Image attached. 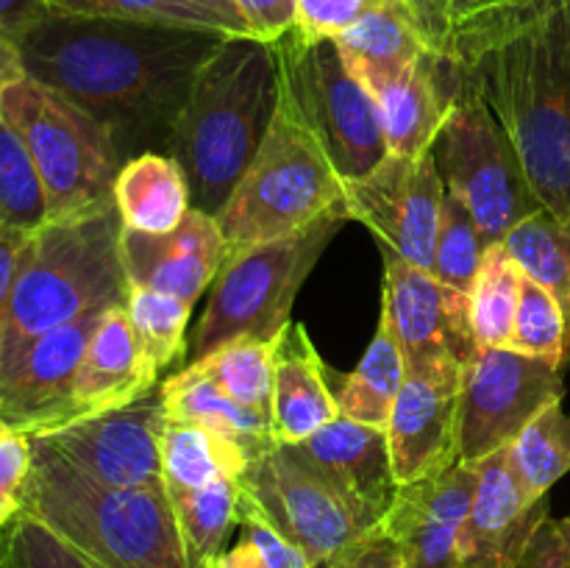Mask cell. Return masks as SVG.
Instances as JSON below:
<instances>
[{"label":"cell","mask_w":570,"mask_h":568,"mask_svg":"<svg viewBox=\"0 0 570 568\" xmlns=\"http://www.w3.org/2000/svg\"><path fill=\"white\" fill-rule=\"evenodd\" d=\"M226 37L212 28L48 11L11 42L22 72L92 115L128 161L167 150L195 76Z\"/></svg>","instance_id":"obj_1"},{"label":"cell","mask_w":570,"mask_h":568,"mask_svg":"<svg viewBox=\"0 0 570 568\" xmlns=\"http://www.w3.org/2000/svg\"><path fill=\"white\" fill-rule=\"evenodd\" d=\"M510 134L540 204L570 215V0H549L460 65Z\"/></svg>","instance_id":"obj_2"},{"label":"cell","mask_w":570,"mask_h":568,"mask_svg":"<svg viewBox=\"0 0 570 568\" xmlns=\"http://www.w3.org/2000/svg\"><path fill=\"white\" fill-rule=\"evenodd\" d=\"M278 95L282 76L273 42L228 33L206 59L167 143L195 209L220 215L271 131Z\"/></svg>","instance_id":"obj_3"},{"label":"cell","mask_w":570,"mask_h":568,"mask_svg":"<svg viewBox=\"0 0 570 568\" xmlns=\"http://www.w3.org/2000/svg\"><path fill=\"white\" fill-rule=\"evenodd\" d=\"M28 438L31 473L22 510L48 523L95 568H198L184 549L165 484L104 488L42 438Z\"/></svg>","instance_id":"obj_4"},{"label":"cell","mask_w":570,"mask_h":568,"mask_svg":"<svg viewBox=\"0 0 570 568\" xmlns=\"http://www.w3.org/2000/svg\"><path fill=\"white\" fill-rule=\"evenodd\" d=\"M117 204L70 221H48L28 237L9 301L0 360L65 323L126 306L131 284L122 267Z\"/></svg>","instance_id":"obj_5"},{"label":"cell","mask_w":570,"mask_h":568,"mask_svg":"<svg viewBox=\"0 0 570 568\" xmlns=\"http://www.w3.org/2000/svg\"><path fill=\"white\" fill-rule=\"evenodd\" d=\"M345 182L284 92L265 143L217 215L226 256L309 226L343 204Z\"/></svg>","instance_id":"obj_6"},{"label":"cell","mask_w":570,"mask_h":568,"mask_svg":"<svg viewBox=\"0 0 570 568\" xmlns=\"http://www.w3.org/2000/svg\"><path fill=\"white\" fill-rule=\"evenodd\" d=\"M348 221L345 204H337L298 232L226 256L187 343L189 365L239 337L273 343L289 326L301 284Z\"/></svg>","instance_id":"obj_7"},{"label":"cell","mask_w":570,"mask_h":568,"mask_svg":"<svg viewBox=\"0 0 570 568\" xmlns=\"http://www.w3.org/2000/svg\"><path fill=\"white\" fill-rule=\"evenodd\" d=\"M0 115L20 131L48 195V221H70L115 204L122 156L92 115L31 81L9 84Z\"/></svg>","instance_id":"obj_8"},{"label":"cell","mask_w":570,"mask_h":568,"mask_svg":"<svg viewBox=\"0 0 570 568\" xmlns=\"http://www.w3.org/2000/svg\"><path fill=\"white\" fill-rule=\"evenodd\" d=\"M282 92L315 134L343 182L367 176L390 156L382 115L365 84L348 70L334 39L289 28L276 42Z\"/></svg>","instance_id":"obj_9"},{"label":"cell","mask_w":570,"mask_h":568,"mask_svg":"<svg viewBox=\"0 0 570 568\" xmlns=\"http://www.w3.org/2000/svg\"><path fill=\"white\" fill-rule=\"evenodd\" d=\"M432 150L445 189L471 209L488 245L546 209L507 128L465 78Z\"/></svg>","instance_id":"obj_10"},{"label":"cell","mask_w":570,"mask_h":568,"mask_svg":"<svg viewBox=\"0 0 570 568\" xmlns=\"http://www.w3.org/2000/svg\"><path fill=\"white\" fill-rule=\"evenodd\" d=\"M237 482L239 516L271 523L304 551L312 568L332 566L379 529L293 445L273 443L248 462Z\"/></svg>","instance_id":"obj_11"},{"label":"cell","mask_w":570,"mask_h":568,"mask_svg":"<svg viewBox=\"0 0 570 568\" xmlns=\"http://www.w3.org/2000/svg\"><path fill=\"white\" fill-rule=\"evenodd\" d=\"M382 310L393 321L406 376H465L479 356L471 295L382 248Z\"/></svg>","instance_id":"obj_12"},{"label":"cell","mask_w":570,"mask_h":568,"mask_svg":"<svg viewBox=\"0 0 570 568\" xmlns=\"http://www.w3.org/2000/svg\"><path fill=\"white\" fill-rule=\"evenodd\" d=\"M566 395L562 371L512 349H482L462 382L460 460L482 462Z\"/></svg>","instance_id":"obj_13"},{"label":"cell","mask_w":570,"mask_h":568,"mask_svg":"<svg viewBox=\"0 0 570 568\" xmlns=\"http://www.w3.org/2000/svg\"><path fill=\"white\" fill-rule=\"evenodd\" d=\"M167 427L161 384L122 407L81 415L37 434L92 482L115 490L161 484V432Z\"/></svg>","instance_id":"obj_14"},{"label":"cell","mask_w":570,"mask_h":568,"mask_svg":"<svg viewBox=\"0 0 570 568\" xmlns=\"http://www.w3.org/2000/svg\"><path fill=\"white\" fill-rule=\"evenodd\" d=\"M443 198L445 184L434 150L417 159L387 156L367 176L345 182L343 189L351 221L371 228L382 248L421 271H432Z\"/></svg>","instance_id":"obj_15"},{"label":"cell","mask_w":570,"mask_h":568,"mask_svg":"<svg viewBox=\"0 0 570 568\" xmlns=\"http://www.w3.org/2000/svg\"><path fill=\"white\" fill-rule=\"evenodd\" d=\"M104 312L65 323L0 360V418L22 434H42L81 418L76 373Z\"/></svg>","instance_id":"obj_16"},{"label":"cell","mask_w":570,"mask_h":568,"mask_svg":"<svg viewBox=\"0 0 570 568\" xmlns=\"http://www.w3.org/2000/svg\"><path fill=\"white\" fill-rule=\"evenodd\" d=\"M476 479V462L456 460L445 471L399 484L379 532L399 546L406 568H460V535Z\"/></svg>","instance_id":"obj_17"},{"label":"cell","mask_w":570,"mask_h":568,"mask_svg":"<svg viewBox=\"0 0 570 568\" xmlns=\"http://www.w3.org/2000/svg\"><path fill=\"white\" fill-rule=\"evenodd\" d=\"M460 535V566L515 568L549 518V496L534 499L510 460V445L484 457Z\"/></svg>","instance_id":"obj_18"},{"label":"cell","mask_w":570,"mask_h":568,"mask_svg":"<svg viewBox=\"0 0 570 568\" xmlns=\"http://www.w3.org/2000/svg\"><path fill=\"white\" fill-rule=\"evenodd\" d=\"M120 254L131 287L159 290L195 304L226 262V239L217 217L193 206L173 232L122 228Z\"/></svg>","instance_id":"obj_19"},{"label":"cell","mask_w":570,"mask_h":568,"mask_svg":"<svg viewBox=\"0 0 570 568\" xmlns=\"http://www.w3.org/2000/svg\"><path fill=\"white\" fill-rule=\"evenodd\" d=\"M465 376H406L387 423L395 482L445 471L460 460Z\"/></svg>","instance_id":"obj_20"},{"label":"cell","mask_w":570,"mask_h":568,"mask_svg":"<svg viewBox=\"0 0 570 568\" xmlns=\"http://www.w3.org/2000/svg\"><path fill=\"white\" fill-rule=\"evenodd\" d=\"M360 81L376 100L390 156L417 159L434 148V139L460 95L462 72L454 59L429 53L404 70L376 72Z\"/></svg>","instance_id":"obj_21"},{"label":"cell","mask_w":570,"mask_h":568,"mask_svg":"<svg viewBox=\"0 0 570 568\" xmlns=\"http://www.w3.org/2000/svg\"><path fill=\"white\" fill-rule=\"evenodd\" d=\"M293 449L317 468L373 527L382 523L399 490L387 429L340 415Z\"/></svg>","instance_id":"obj_22"},{"label":"cell","mask_w":570,"mask_h":568,"mask_svg":"<svg viewBox=\"0 0 570 568\" xmlns=\"http://www.w3.org/2000/svg\"><path fill=\"white\" fill-rule=\"evenodd\" d=\"M159 384V368L145 354L128 306L100 315L81 368L76 373V404L81 415L122 407Z\"/></svg>","instance_id":"obj_23"},{"label":"cell","mask_w":570,"mask_h":568,"mask_svg":"<svg viewBox=\"0 0 570 568\" xmlns=\"http://www.w3.org/2000/svg\"><path fill=\"white\" fill-rule=\"evenodd\" d=\"M340 418L337 395L326 384V365L301 323H289L273 343V443H304Z\"/></svg>","instance_id":"obj_24"},{"label":"cell","mask_w":570,"mask_h":568,"mask_svg":"<svg viewBox=\"0 0 570 568\" xmlns=\"http://www.w3.org/2000/svg\"><path fill=\"white\" fill-rule=\"evenodd\" d=\"M161 395H165L167 421L200 423L243 445L250 460L273 445L271 421L237 404L198 362L173 373L161 384Z\"/></svg>","instance_id":"obj_25"},{"label":"cell","mask_w":570,"mask_h":568,"mask_svg":"<svg viewBox=\"0 0 570 568\" xmlns=\"http://www.w3.org/2000/svg\"><path fill=\"white\" fill-rule=\"evenodd\" d=\"M115 204L122 226L134 232H173L193 209L189 187L173 156L150 150L122 165L115 184Z\"/></svg>","instance_id":"obj_26"},{"label":"cell","mask_w":570,"mask_h":568,"mask_svg":"<svg viewBox=\"0 0 570 568\" xmlns=\"http://www.w3.org/2000/svg\"><path fill=\"white\" fill-rule=\"evenodd\" d=\"M334 42L356 78L404 70V67L417 65L423 56L434 53L406 0H393L371 11L360 22L345 28L340 37H334Z\"/></svg>","instance_id":"obj_27"},{"label":"cell","mask_w":570,"mask_h":568,"mask_svg":"<svg viewBox=\"0 0 570 568\" xmlns=\"http://www.w3.org/2000/svg\"><path fill=\"white\" fill-rule=\"evenodd\" d=\"M250 454L200 423L167 421L161 432V484L167 493L198 490L215 479H239Z\"/></svg>","instance_id":"obj_28"},{"label":"cell","mask_w":570,"mask_h":568,"mask_svg":"<svg viewBox=\"0 0 570 568\" xmlns=\"http://www.w3.org/2000/svg\"><path fill=\"white\" fill-rule=\"evenodd\" d=\"M406 382V362L395 337L393 321L382 310L379 329L354 373H348L337 395L340 415L356 423L387 429L390 412Z\"/></svg>","instance_id":"obj_29"},{"label":"cell","mask_w":570,"mask_h":568,"mask_svg":"<svg viewBox=\"0 0 570 568\" xmlns=\"http://www.w3.org/2000/svg\"><path fill=\"white\" fill-rule=\"evenodd\" d=\"M181 532L184 549L198 568H217L226 555L228 535L239 527V482L215 479L198 490L167 493Z\"/></svg>","instance_id":"obj_30"},{"label":"cell","mask_w":570,"mask_h":568,"mask_svg":"<svg viewBox=\"0 0 570 568\" xmlns=\"http://www.w3.org/2000/svg\"><path fill=\"white\" fill-rule=\"evenodd\" d=\"M504 245L518 267L560 301L570 323V215L534 212L507 234Z\"/></svg>","instance_id":"obj_31"},{"label":"cell","mask_w":570,"mask_h":568,"mask_svg":"<svg viewBox=\"0 0 570 568\" xmlns=\"http://www.w3.org/2000/svg\"><path fill=\"white\" fill-rule=\"evenodd\" d=\"M523 271L504 243L490 245L471 290V321L479 349H507L512 337Z\"/></svg>","instance_id":"obj_32"},{"label":"cell","mask_w":570,"mask_h":568,"mask_svg":"<svg viewBox=\"0 0 570 568\" xmlns=\"http://www.w3.org/2000/svg\"><path fill=\"white\" fill-rule=\"evenodd\" d=\"M510 460L523 488L543 499L549 490L570 473V415L562 401L546 407L510 445Z\"/></svg>","instance_id":"obj_33"},{"label":"cell","mask_w":570,"mask_h":568,"mask_svg":"<svg viewBox=\"0 0 570 568\" xmlns=\"http://www.w3.org/2000/svg\"><path fill=\"white\" fill-rule=\"evenodd\" d=\"M48 223V195L26 139L0 115V226L37 232Z\"/></svg>","instance_id":"obj_34"},{"label":"cell","mask_w":570,"mask_h":568,"mask_svg":"<svg viewBox=\"0 0 570 568\" xmlns=\"http://www.w3.org/2000/svg\"><path fill=\"white\" fill-rule=\"evenodd\" d=\"M276 343V340H273ZM273 343L239 337L220 345L198 365L232 395L237 404L271 421L273 412Z\"/></svg>","instance_id":"obj_35"},{"label":"cell","mask_w":570,"mask_h":568,"mask_svg":"<svg viewBox=\"0 0 570 568\" xmlns=\"http://www.w3.org/2000/svg\"><path fill=\"white\" fill-rule=\"evenodd\" d=\"M507 349L518 354L538 356L562 371L570 356V323L560 301L523 273L521 295H518L515 326Z\"/></svg>","instance_id":"obj_36"},{"label":"cell","mask_w":570,"mask_h":568,"mask_svg":"<svg viewBox=\"0 0 570 568\" xmlns=\"http://www.w3.org/2000/svg\"><path fill=\"white\" fill-rule=\"evenodd\" d=\"M488 248V239H484L471 209L454 193L445 189L443 209H440L438 243H434V276L443 284H449V287L471 295Z\"/></svg>","instance_id":"obj_37"},{"label":"cell","mask_w":570,"mask_h":568,"mask_svg":"<svg viewBox=\"0 0 570 568\" xmlns=\"http://www.w3.org/2000/svg\"><path fill=\"white\" fill-rule=\"evenodd\" d=\"M128 315H131L137 337L145 354L154 360L159 373L173 362H181L187 354V326L193 304L176 295L159 293L148 287H131L128 293Z\"/></svg>","instance_id":"obj_38"},{"label":"cell","mask_w":570,"mask_h":568,"mask_svg":"<svg viewBox=\"0 0 570 568\" xmlns=\"http://www.w3.org/2000/svg\"><path fill=\"white\" fill-rule=\"evenodd\" d=\"M42 3L48 6V11H56V14L117 17V20L170 22V26L239 33L226 17L212 11L200 0H42Z\"/></svg>","instance_id":"obj_39"},{"label":"cell","mask_w":570,"mask_h":568,"mask_svg":"<svg viewBox=\"0 0 570 568\" xmlns=\"http://www.w3.org/2000/svg\"><path fill=\"white\" fill-rule=\"evenodd\" d=\"M546 3L549 0H454L449 59L465 65L493 39H499L507 28Z\"/></svg>","instance_id":"obj_40"},{"label":"cell","mask_w":570,"mask_h":568,"mask_svg":"<svg viewBox=\"0 0 570 568\" xmlns=\"http://www.w3.org/2000/svg\"><path fill=\"white\" fill-rule=\"evenodd\" d=\"M0 568H95L59 532L22 510L0 529Z\"/></svg>","instance_id":"obj_41"},{"label":"cell","mask_w":570,"mask_h":568,"mask_svg":"<svg viewBox=\"0 0 570 568\" xmlns=\"http://www.w3.org/2000/svg\"><path fill=\"white\" fill-rule=\"evenodd\" d=\"M217 568H312L304 551L254 516H239V540Z\"/></svg>","instance_id":"obj_42"},{"label":"cell","mask_w":570,"mask_h":568,"mask_svg":"<svg viewBox=\"0 0 570 568\" xmlns=\"http://www.w3.org/2000/svg\"><path fill=\"white\" fill-rule=\"evenodd\" d=\"M393 0H295V31L309 39H334L371 11Z\"/></svg>","instance_id":"obj_43"},{"label":"cell","mask_w":570,"mask_h":568,"mask_svg":"<svg viewBox=\"0 0 570 568\" xmlns=\"http://www.w3.org/2000/svg\"><path fill=\"white\" fill-rule=\"evenodd\" d=\"M28 473H31V438L14 429L0 432V529L22 512Z\"/></svg>","instance_id":"obj_44"},{"label":"cell","mask_w":570,"mask_h":568,"mask_svg":"<svg viewBox=\"0 0 570 568\" xmlns=\"http://www.w3.org/2000/svg\"><path fill=\"white\" fill-rule=\"evenodd\" d=\"M515 568H570V512L566 518H546Z\"/></svg>","instance_id":"obj_45"},{"label":"cell","mask_w":570,"mask_h":568,"mask_svg":"<svg viewBox=\"0 0 570 568\" xmlns=\"http://www.w3.org/2000/svg\"><path fill=\"white\" fill-rule=\"evenodd\" d=\"M228 3L248 22L250 33L265 42H276L295 26V0H228Z\"/></svg>","instance_id":"obj_46"},{"label":"cell","mask_w":570,"mask_h":568,"mask_svg":"<svg viewBox=\"0 0 570 568\" xmlns=\"http://www.w3.org/2000/svg\"><path fill=\"white\" fill-rule=\"evenodd\" d=\"M334 568H406L404 557H401L399 546L382 535L371 532L367 538H362L360 543H354L351 549H345L337 560L332 562Z\"/></svg>","instance_id":"obj_47"},{"label":"cell","mask_w":570,"mask_h":568,"mask_svg":"<svg viewBox=\"0 0 570 568\" xmlns=\"http://www.w3.org/2000/svg\"><path fill=\"white\" fill-rule=\"evenodd\" d=\"M33 232H22V228L0 226V340H3L6 317H9V301L14 293L17 273H20L22 251H26L28 237Z\"/></svg>","instance_id":"obj_48"},{"label":"cell","mask_w":570,"mask_h":568,"mask_svg":"<svg viewBox=\"0 0 570 568\" xmlns=\"http://www.w3.org/2000/svg\"><path fill=\"white\" fill-rule=\"evenodd\" d=\"M415 14L421 33L426 37L434 53L449 59L451 48V17H454V0H406Z\"/></svg>","instance_id":"obj_49"},{"label":"cell","mask_w":570,"mask_h":568,"mask_svg":"<svg viewBox=\"0 0 570 568\" xmlns=\"http://www.w3.org/2000/svg\"><path fill=\"white\" fill-rule=\"evenodd\" d=\"M45 14H48V6L42 0H0V33L17 39Z\"/></svg>","instance_id":"obj_50"},{"label":"cell","mask_w":570,"mask_h":568,"mask_svg":"<svg viewBox=\"0 0 570 568\" xmlns=\"http://www.w3.org/2000/svg\"><path fill=\"white\" fill-rule=\"evenodd\" d=\"M22 76H26V72H22L17 45L11 42L9 37H3V33H0V104H3L6 87H9V84H14L17 78H22Z\"/></svg>","instance_id":"obj_51"},{"label":"cell","mask_w":570,"mask_h":568,"mask_svg":"<svg viewBox=\"0 0 570 568\" xmlns=\"http://www.w3.org/2000/svg\"><path fill=\"white\" fill-rule=\"evenodd\" d=\"M200 3H206L212 11H217V14H220V17H226V20L232 22V26L237 28L239 33H245V37H254V33H250V28H248V22H245L243 17H239V11L234 9V6L228 3V0H200Z\"/></svg>","instance_id":"obj_52"},{"label":"cell","mask_w":570,"mask_h":568,"mask_svg":"<svg viewBox=\"0 0 570 568\" xmlns=\"http://www.w3.org/2000/svg\"><path fill=\"white\" fill-rule=\"evenodd\" d=\"M3 429H9V427H6V423H3V418H0V432H3Z\"/></svg>","instance_id":"obj_53"},{"label":"cell","mask_w":570,"mask_h":568,"mask_svg":"<svg viewBox=\"0 0 570 568\" xmlns=\"http://www.w3.org/2000/svg\"><path fill=\"white\" fill-rule=\"evenodd\" d=\"M323 568H334V566H323Z\"/></svg>","instance_id":"obj_54"},{"label":"cell","mask_w":570,"mask_h":568,"mask_svg":"<svg viewBox=\"0 0 570 568\" xmlns=\"http://www.w3.org/2000/svg\"><path fill=\"white\" fill-rule=\"evenodd\" d=\"M460 568H465V566H460Z\"/></svg>","instance_id":"obj_55"}]
</instances>
